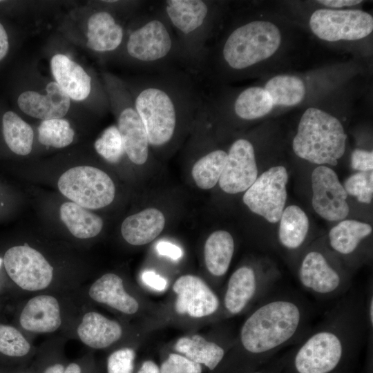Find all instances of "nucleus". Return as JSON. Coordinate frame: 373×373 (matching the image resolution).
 <instances>
[{"instance_id": "obj_7", "label": "nucleus", "mask_w": 373, "mask_h": 373, "mask_svg": "<svg viewBox=\"0 0 373 373\" xmlns=\"http://www.w3.org/2000/svg\"><path fill=\"white\" fill-rule=\"evenodd\" d=\"M296 276L304 290L322 300L341 298L352 286L349 274L334 266L321 250H309L303 256Z\"/></svg>"}, {"instance_id": "obj_10", "label": "nucleus", "mask_w": 373, "mask_h": 373, "mask_svg": "<svg viewBox=\"0 0 373 373\" xmlns=\"http://www.w3.org/2000/svg\"><path fill=\"white\" fill-rule=\"evenodd\" d=\"M278 274L271 270H258L243 265L230 276L223 298L226 312L231 315L242 313L257 300H262L275 286Z\"/></svg>"}, {"instance_id": "obj_8", "label": "nucleus", "mask_w": 373, "mask_h": 373, "mask_svg": "<svg viewBox=\"0 0 373 373\" xmlns=\"http://www.w3.org/2000/svg\"><path fill=\"white\" fill-rule=\"evenodd\" d=\"M59 191L82 207L97 209L110 204L115 194V184L102 170L90 166L73 167L59 178Z\"/></svg>"}, {"instance_id": "obj_43", "label": "nucleus", "mask_w": 373, "mask_h": 373, "mask_svg": "<svg viewBox=\"0 0 373 373\" xmlns=\"http://www.w3.org/2000/svg\"><path fill=\"white\" fill-rule=\"evenodd\" d=\"M285 358L283 356L278 361H275L269 363L267 366H264V368L252 371L248 373H282L285 365Z\"/></svg>"}, {"instance_id": "obj_12", "label": "nucleus", "mask_w": 373, "mask_h": 373, "mask_svg": "<svg viewBox=\"0 0 373 373\" xmlns=\"http://www.w3.org/2000/svg\"><path fill=\"white\" fill-rule=\"evenodd\" d=\"M3 262L9 277L23 289L41 290L52 280V267L39 251L27 245L8 249Z\"/></svg>"}, {"instance_id": "obj_30", "label": "nucleus", "mask_w": 373, "mask_h": 373, "mask_svg": "<svg viewBox=\"0 0 373 373\" xmlns=\"http://www.w3.org/2000/svg\"><path fill=\"white\" fill-rule=\"evenodd\" d=\"M273 106L269 95L263 88L251 86L238 93L229 108L236 117L247 121L265 116Z\"/></svg>"}, {"instance_id": "obj_23", "label": "nucleus", "mask_w": 373, "mask_h": 373, "mask_svg": "<svg viewBox=\"0 0 373 373\" xmlns=\"http://www.w3.org/2000/svg\"><path fill=\"white\" fill-rule=\"evenodd\" d=\"M80 340L94 349H103L119 340L122 334L120 325L99 313L85 314L77 327Z\"/></svg>"}, {"instance_id": "obj_48", "label": "nucleus", "mask_w": 373, "mask_h": 373, "mask_svg": "<svg viewBox=\"0 0 373 373\" xmlns=\"http://www.w3.org/2000/svg\"><path fill=\"white\" fill-rule=\"evenodd\" d=\"M2 262H3V260L0 258V267L1 265Z\"/></svg>"}, {"instance_id": "obj_22", "label": "nucleus", "mask_w": 373, "mask_h": 373, "mask_svg": "<svg viewBox=\"0 0 373 373\" xmlns=\"http://www.w3.org/2000/svg\"><path fill=\"white\" fill-rule=\"evenodd\" d=\"M89 295L96 302L127 314H135L139 308L137 301L124 288L122 279L115 274H106L90 287Z\"/></svg>"}, {"instance_id": "obj_45", "label": "nucleus", "mask_w": 373, "mask_h": 373, "mask_svg": "<svg viewBox=\"0 0 373 373\" xmlns=\"http://www.w3.org/2000/svg\"><path fill=\"white\" fill-rule=\"evenodd\" d=\"M137 373H160L157 364L153 361H144Z\"/></svg>"}, {"instance_id": "obj_31", "label": "nucleus", "mask_w": 373, "mask_h": 373, "mask_svg": "<svg viewBox=\"0 0 373 373\" xmlns=\"http://www.w3.org/2000/svg\"><path fill=\"white\" fill-rule=\"evenodd\" d=\"M264 89L274 106H294L299 104L305 95L303 82L294 75H276L266 83Z\"/></svg>"}, {"instance_id": "obj_28", "label": "nucleus", "mask_w": 373, "mask_h": 373, "mask_svg": "<svg viewBox=\"0 0 373 373\" xmlns=\"http://www.w3.org/2000/svg\"><path fill=\"white\" fill-rule=\"evenodd\" d=\"M59 213L62 222L76 238H90L102 229L103 220L99 216L75 202L62 204Z\"/></svg>"}, {"instance_id": "obj_26", "label": "nucleus", "mask_w": 373, "mask_h": 373, "mask_svg": "<svg viewBox=\"0 0 373 373\" xmlns=\"http://www.w3.org/2000/svg\"><path fill=\"white\" fill-rule=\"evenodd\" d=\"M234 240L227 231L213 232L207 239L204 255L208 271L217 277L224 276L231 264L234 252Z\"/></svg>"}, {"instance_id": "obj_16", "label": "nucleus", "mask_w": 373, "mask_h": 373, "mask_svg": "<svg viewBox=\"0 0 373 373\" xmlns=\"http://www.w3.org/2000/svg\"><path fill=\"white\" fill-rule=\"evenodd\" d=\"M173 289L177 294L175 310L179 314L202 318L216 313L219 309L218 296L198 276L187 274L179 277Z\"/></svg>"}, {"instance_id": "obj_1", "label": "nucleus", "mask_w": 373, "mask_h": 373, "mask_svg": "<svg viewBox=\"0 0 373 373\" xmlns=\"http://www.w3.org/2000/svg\"><path fill=\"white\" fill-rule=\"evenodd\" d=\"M149 144H171L180 128L195 122L204 102L198 78L181 68L146 73L130 85Z\"/></svg>"}, {"instance_id": "obj_34", "label": "nucleus", "mask_w": 373, "mask_h": 373, "mask_svg": "<svg viewBox=\"0 0 373 373\" xmlns=\"http://www.w3.org/2000/svg\"><path fill=\"white\" fill-rule=\"evenodd\" d=\"M97 153L111 164L119 162L125 153L123 142L115 125L107 127L94 144Z\"/></svg>"}, {"instance_id": "obj_14", "label": "nucleus", "mask_w": 373, "mask_h": 373, "mask_svg": "<svg viewBox=\"0 0 373 373\" xmlns=\"http://www.w3.org/2000/svg\"><path fill=\"white\" fill-rule=\"evenodd\" d=\"M258 178V168L253 144L248 140H235L227 152L219 186L225 193L246 191Z\"/></svg>"}, {"instance_id": "obj_3", "label": "nucleus", "mask_w": 373, "mask_h": 373, "mask_svg": "<svg viewBox=\"0 0 373 373\" xmlns=\"http://www.w3.org/2000/svg\"><path fill=\"white\" fill-rule=\"evenodd\" d=\"M281 34L269 21L242 23L225 37L216 49L208 48L197 77L211 81L222 72H240L273 55L280 46Z\"/></svg>"}, {"instance_id": "obj_44", "label": "nucleus", "mask_w": 373, "mask_h": 373, "mask_svg": "<svg viewBox=\"0 0 373 373\" xmlns=\"http://www.w3.org/2000/svg\"><path fill=\"white\" fill-rule=\"evenodd\" d=\"M318 3L329 8H343L353 6L359 4L362 1L359 0H320Z\"/></svg>"}, {"instance_id": "obj_19", "label": "nucleus", "mask_w": 373, "mask_h": 373, "mask_svg": "<svg viewBox=\"0 0 373 373\" xmlns=\"http://www.w3.org/2000/svg\"><path fill=\"white\" fill-rule=\"evenodd\" d=\"M19 322L28 331L50 333L57 330L61 323L57 300L49 295H39L30 299L23 309Z\"/></svg>"}, {"instance_id": "obj_17", "label": "nucleus", "mask_w": 373, "mask_h": 373, "mask_svg": "<svg viewBox=\"0 0 373 373\" xmlns=\"http://www.w3.org/2000/svg\"><path fill=\"white\" fill-rule=\"evenodd\" d=\"M46 90L45 95L32 90L21 93L16 99L19 110L42 120L63 117L69 110L70 99L55 82L48 83Z\"/></svg>"}, {"instance_id": "obj_29", "label": "nucleus", "mask_w": 373, "mask_h": 373, "mask_svg": "<svg viewBox=\"0 0 373 373\" xmlns=\"http://www.w3.org/2000/svg\"><path fill=\"white\" fill-rule=\"evenodd\" d=\"M175 349L190 360L204 365L210 370H214L225 355L224 347L215 342L207 341L200 335L179 338Z\"/></svg>"}, {"instance_id": "obj_41", "label": "nucleus", "mask_w": 373, "mask_h": 373, "mask_svg": "<svg viewBox=\"0 0 373 373\" xmlns=\"http://www.w3.org/2000/svg\"><path fill=\"white\" fill-rule=\"evenodd\" d=\"M10 49L11 41L9 30L0 19V64L8 57Z\"/></svg>"}, {"instance_id": "obj_40", "label": "nucleus", "mask_w": 373, "mask_h": 373, "mask_svg": "<svg viewBox=\"0 0 373 373\" xmlns=\"http://www.w3.org/2000/svg\"><path fill=\"white\" fill-rule=\"evenodd\" d=\"M142 280L147 286L157 291H163L166 288V279L153 271L147 270L142 273Z\"/></svg>"}, {"instance_id": "obj_5", "label": "nucleus", "mask_w": 373, "mask_h": 373, "mask_svg": "<svg viewBox=\"0 0 373 373\" xmlns=\"http://www.w3.org/2000/svg\"><path fill=\"white\" fill-rule=\"evenodd\" d=\"M159 5L178 40L184 69L197 77L219 15L218 3L208 0H166Z\"/></svg>"}, {"instance_id": "obj_42", "label": "nucleus", "mask_w": 373, "mask_h": 373, "mask_svg": "<svg viewBox=\"0 0 373 373\" xmlns=\"http://www.w3.org/2000/svg\"><path fill=\"white\" fill-rule=\"evenodd\" d=\"M156 250L160 255L165 256L173 260H178L183 255L182 250L178 246L166 241L159 242Z\"/></svg>"}, {"instance_id": "obj_21", "label": "nucleus", "mask_w": 373, "mask_h": 373, "mask_svg": "<svg viewBox=\"0 0 373 373\" xmlns=\"http://www.w3.org/2000/svg\"><path fill=\"white\" fill-rule=\"evenodd\" d=\"M165 218L155 208L146 209L129 216L122 224L124 239L132 245H143L153 241L164 229Z\"/></svg>"}, {"instance_id": "obj_11", "label": "nucleus", "mask_w": 373, "mask_h": 373, "mask_svg": "<svg viewBox=\"0 0 373 373\" xmlns=\"http://www.w3.org/2000/svg\"><path fill=\"white\" fill-rule=\"evenodd\" d=\"M287 169L276 166L262 173L245 191L242 200L254 213L271 223L280 220L287 200Z\"/></svg>"}, {"instance_id": "obj_49", "label": "nucleus", "mask_w": 373, "mask_h": 373, "mask_svg": "<svg viewBox=\"0 0 373 373\" xmlns=\"http://www.w3.org/2000/svg\"><path fill=\"white\" fill-rule=\"evenodd\" d=\"M334 373H342V372L340 370H338V371H336V372H335Z\"/></svg>"}, {"instance_id": "obj_20", "label": "nucleus", "mask_w": 373, "mask_h": 373, "mask_svg": "<svg viewBox=\"0 0 373 373\" xmlns=\"http://www.w3.org/2000/svg\"><path fill=\"white\" fill-rule=\"evenodd\" d=\"M50 68L55 82L62 90L75 101L87 98L91 90V77L77 62L63 54L55 55Z\"/></svg>"}, {"instance_id": "obj_6", "label": "nucleus", "mask_w": 373, "mask_h": 373, "mask_svg": "<svg viewBox=\"0 0 373 373\" xmlns=\"http://www.w3.org/2000/svg\"><path fill=\"white\" fill-rule=\"evenodd\" d=\"M346 140L336 117L310 107L300 117L292 148L297 156L309 162L336 166L345 151Z\"/></svg>"}, {"instance_id": "obj_13", "label": "nucleus", "mask_w": 373, "mask_h": 373, "mask_svg": "<svg viewBox=\"0 0 373 373\" xmlns=\"http://www.w3.org/2000/svg\"><path fill=\"white\" fill-rule=\"evenodd\" d=\"M312 206L323 218L337 221L349 213L347 194L337 174L331 168L320 165L312 174Z\"/></svg>"}, {"instance_id": "obj_15", "label": "nucleus", "mask_w": 373, "mask_h": 373, "mask_svg": "<svg viewBox=\"0 0 373 373\" xmlns=\"http://www.w3.org/2000/svg\"><path fill=\"white\" fill-rule=\"evenodd\" d=\"M116 90L122 102L118 105L117 128L120 133L125 153L134 164L146 163L149 156V142L144 124L135 110L133 100L125 95V90Z\"/></svg>"}, {"instance_id": "obj_27", "label": "nucleus", "mask_w": 373, "mask_h": 373, "mask_svg": "<svg viewBox=\"0 0 373 373\" xmlns=\"http://www.w3.org/2000/svg\"><path fill=\"white\" fill-rule=\"evenodd\" d=\"M278 241L288 251L299 249L304 244L309 231V219L304 211L296 205L283 209L280 218Z\"/></svg>"}, {"instance_id": "obj_2", "label": "nucleus", "mask_w": 373, "mask_h": 373, "mask_svg": "<svg viewBox=\"0 0 373 373\" xmlns=\"http://www.w3.org/2000/svg\"><path fill=\"white\" fill-rule=\"evenodd\" d=\"M366 339L364 297L347 293L285 356L287 373H334Z\"/></svg>"}, {"instance_id": "obj_9", "label": "nucleus", "mask_w": 373, "mask_h": 373, "mask_svg": "<svg viewBox=\"0 0 373 373\" xmlns=\"http://www.w3.org/2000/svg\"><path fill=\"white\" fill-rule=\"evenodd\" d=\"M309 26L325 41L358 40L372 32L373 17L360 10L318 9L312 15Z\"/></svg>"}, {"instance_id": "obj_24", "label": "nucleus", "mask_w": 373, "mask_h": 373, "mask_svg": "<svg viewBox=\"0 0 373 373\" xmlns=\"http://www.w3.org/2000/svg\"><path fill=\"white\" fill-rule=\"evenodd\" d=\"M372 227L355 220H345L332 227L328 235L331 249L342 256L354 255L363 240L372 233Z\"/></svg>"}, {"instance_id": "obj_18", "label": "nucleus", "mask_w": 373, "mask_h": 373, "mask_svg": "<svg viewBox=\"0 0 373 373\" xmlns=\"http://www.w3.org/2000/svg\"><path fill=\"white\" fill-rule=\"evenodd\" d=\"M125 30L113 15L107 10L93 13L87 23V46L96 52H110L121 48Z\"/></svg>"}, {"instance_id": "obj_35", "label": "nucleus", "mask_w": 373, "mask_h": 373, "mask_svg": "<svg viewBox=\"0 0 373 373\" xmlns=\"http://www.w3.org/2000/svg\"><path fill=\"white\" fill-rule=\"evenodd\" d=\"M30 350V343L17 329L0 324V353L10 357H22Z\"/></svg>"}, {"instance_id": "obj_37", "label": "nucleus", "mask_w": 373, "mask_h": 373, "mask_svg": "<svg viewBox=\"0 0 373 373\" xmlns=\"http://www.w3.org/2000/svg\"><path fill=\"white\" fill-rule=\"evenodd\" d=\"M135 353L131 348H122L113 352L107 360L108 373H133Z\"/></svg>"}, {"instance_id": "obj_36", "label": "nucleus", "mask_w": 373, "mask_h": 373, "mask_svg": "<svg viewBox=\"0 0 373 373\" xmlns=\"http://www.w3.org/2000/svg\"><path fill=\"white\" fill-rule=\"evenodd\" d=\"M344 189L361 203L369 204L373 195V173L358 172L350 175L345 182Z\"/></svg>"}, {"instance_id": "obj_46", "label": "nucleus", "mask_w": 373, "mask_h": 373, "mask_svg": "<svg viewBox=\"0 0 373 373\" xmlns=\"http://www.w3.org/2000/svg\"><path fill=\"white\" fill-rule=\"evenodd\" d=\"M66 367L61 363H55L48 365L42 373H64Z\"/></svg>"}, {"instance_id": "obj_33", "label": "nucleus", "mask_w": 373, "mask_h": 373, "mask_svg": "<svg viewBox=\"0 0 373 373\" xmlns=\"http://www.w3.org/2000/svg\"><path fill=\"white\" fill-rule=\"evenodd\" d=\"M75 132L68 120L62 118L42 120L38 127L39 142L55 148H64L72 143Z\"/></svg>"}, {"instance_id": "obj_38", "label": "nucleus", "mask_w": 373, "mask_h": 373, "mask_svg": "<svg viewBox=\"0 0 373 373\" xmlns=\"http://www.w3.org/2000/svg\"><path fill=\"white\" fill-rule=\"evenodd\" d=\"M160 373H202V366L178 354H170L162 363Z\"/></svg>"}, {"instance_id": "obj_39", "label": "nucleus", "mask_w": 373, "mask_h": 373, "mask_svg": "<svg viewBox=\"0 0 373 373\" xmlns=\"http://www.w3.org/2000/svg\"><path fill=\"white\" fill-rule=\"evenodd\" d=\"M351 166L352 169L359 172H370L373 169V153L365 150L356 149L351 155Z\"/></svg>"}, {"instance_id": "obj_4", "label": "nucleus", "mask_w": 373, "mask_h": 373, "mask_svg": "<svg viewBox=\"0 0 373 373\" xmlns=\"http://www.w3.org/2000/svg\"><path fill=\"white\" fill-rule=\"evenodd\" d=\"M124 44L128 58L146 73L184 69L178 40L160 5L135 17Z\"/></svg>"}, {"instance_id": "obj_25", "label": "nucleus", "mask_w": 373, "mask_h": 373, "mask_svg": "<svg viewBox=\"0 0 373 373\" xmlns=\"http://www.w3.org/2000/svg\"><path fill=\"white\" fill-rule=\"evenodd\" d=\"M1 129L4 143L18 155H27L32 151L34 132L32 127L11 110L1 113Z\"/></svg>"}, {"instance_id": "obj_32", "label": "nucleus", "mask_w": 373, "mask_h": 373, "mask_svg": "<svg viewBox=\"0 0 373 373\" xmlns=\"http://www.w3.org/2000/svg\"><path fill=\"white\" fill-rule=\"evenodd\" d=\"M227 158V152L222 149L210 151L200 157L191 171L196 185L206 190L215 186L224 168Z\"/></svg>"}, {"instance_id": "obj_47", "label": "nucleus", "mask_w": 373, "mask_h": 373, "mask_svg": "<svg viewBox=\"0 0 373 373\" xmlns=\"http://www.w3.org/2000/svg\"><path fill=\"white\" fill-rule=\"evenodd\" d=\"M64 373H82V370L78 363H71L66 366Z\"/></svg>"}]
</instances>
